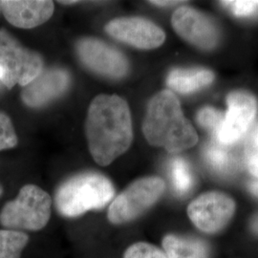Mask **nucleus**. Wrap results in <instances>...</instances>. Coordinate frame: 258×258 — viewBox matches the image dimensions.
Here are the masks:
<instances>
[{"mask_svg": "<svg viewBox=\"0 0 258 258\" xmlns=\"http://www.w3.org/2000/svg\"><path fill=\"white\" fill-rule=\"evenodd\" d=\"M52 199L35 184L21 187L16 199L5 204L0 212V225L13 231H37L50 220Z\"/></svg>", "mask_w": 258, "mask_h": 258, "instance_id": "20e7f679", "label": "nucleus"}, {"mask_svg": "<svg viewBox=\"0 0 258 258\" xmlns=\"http://www.w3.org/2000/svg\"><path fill=\"white\" fill-rule=\"evenodd\" d=\"M55 5L49 0H5L1 12L11 25L21 29L37 27L53 16Z\"/></svg>", "mask_w": 258, "mask_h": 258, "instance_id": "ddd939ff", "label": "nucleus"}, {"mask_svg": "<svg viewBox=\"0 0 258 258\" xmlns=\"http://www.w3.org/2000/svg\"><path fill=\"white\" fill-rule=\"evenodd\" d=\"M70 75L61 68L43 70L21 90V100L31 108H39L59 98L68 89Z\"/></svg>", "mask_w": 258, "mask_h": 258, "instance_id": "f8f14e48", "label": "nucleus"}, {"mask_svg": "<svg viewBox=\"0 0 258 258\" xmlns=\"http://www.w3.org/2000/svg\"><path fill=\"white\" fill-rule=\"evenodd\" d=\"M246 161L249 172L258 179V151L250 148L248 151Z\"/></svg>", "mask_w": 258, "mask_h": 258, "instance_id": "5701e85b", "label": "nucleus"}, {"mask_svg": "<svg viewBox=\"0 0 258 258\" xmlns=\"http://www.w3.org/2000/svg\"><path fill=\"white\" fill-rule=\"evenodd\" d=\"M0 71L1 82L13 88L24 87L43 71V59L36 51L23 46L12 34L0 28Z\"/></svg>", "mask_w": 258, "mask_h": 258, "instance_id": "39448f33", "label": "nucleus"}, {"mask_svg": "<svg viewBox=\"0 0 258 258\" xmlns=\"http://www.w3.org/2000/svg\"><path fill=\"white\" fill-rule=\"evenodd\" d=\"M183 1H150L151 4H154L157 6H171L178 3H182Z\"/></svg>", "mask_w": 258, "mask_h": 258, "instance_id": "393cba45", "label": "nucleus"}, {"mask_svg": "<svg viewBox=\"0 0 258 258\" xmlns=\"http://www.w3.org/2000/svg\"><path fill=\"white\" fill-rule=\"evenodd\" d=\"M163 248L168 258H209V248L202 240L167 234Z\"/></svg>", "mask_w": 258, "mask_h": 258, "instance_id": "2eb2a0df", "label": "nucleus"}, {"mask_svg": "<svg viewBox=\"0 0 258 258\" xmlns=\"http://www.w3.org/2000/svg\"><path fill=\"white\" fill-rule=\"evenodd\" d=\"M143 132L151 146L164 148L170 153L192 148L198 141L195 129L170 90H163L150 100Z\"/></svg>", "mask_w": 258, "mask_h": 258, "instance_id": "f03ea898", "label": "nucleus"}, {"mask_svg": "<svg viewBox=\"0 0 258 258\" xmlns=\"http://www.w3.org/2000/svg\"><path fill=\"white\" fill-rule=\"evenodd\" d=\"M223 6L227 7L235 16L241 18H249L258 16V1H221Z\"/></svg>", "mask_w": 258, "mask_h": 258, "instance_id": "412c9836", "label": "nucleus"}, {"mask_svg": "<svg viewBox=\"0 0 258 258\" xmlns=\"http://www.w3.org/2000/svg\"><path fill=\"white\" fill-rule=\"evenodd\" d=\"M235 212V203L229 195L219 191L202 194L187 207V215L194 225L206 233L223 230Z\"/></svg>", "mask_w": 258, "mask_h": 258, "instance_id": "0eeeda50", "label": "nucleus"}, {"mask_svg": "<svg viewBox=\"0 0 258 258\" xmlns=\"http://www.w3.org/2000/svg\"><path fill=\"white\" fill-rule=\"evenodd\" d=\"M2 194H3V186L0 184V196L2 195Z\"/></svg>", "mask_w": 258, "mask_h": 258, "instance_id": "cd10ccee", "label": "nucleus"}, {"mask_svg": "<svg viewBox=\"0 0 258 258\" xmlns=\"http://www.w3.org/2000/svg\"><path fill=\"white\" fill-rule=\"evenodd\" d=\"M224 116L220 111L212 107H204L197 114V120L203 127L211 130L215 135L221 124Z\"/></svg>", "mask_w": 258, "mask_h": 258, "instance_id": "4be33fe9", "label": "nucleus"}, {"mask_svg": "<svg viewBox=\"0 0 258 258\" xmlns=\"http://www.w3.org/2000/svg\"><path fill=\"white\" fill-rule=\"evenodd\" d=\"M0 12H1V1H0Z\"/></svg>", "mask_w": 258, "mask_h": 258, "instance_id": "c85d7f7f", "label": "nucleus"}, {"mask_svg": "<svg viewBox=\"0 0 258 258\" xmlns=\"http://www.w3.org/2000/svg\"><path fill=\"white\" fill-rule=\"evenodd\" d=\"M28 241L23 231L0 230V258H20Z\"/></svg>", "mask_w": 258, "mask_h": 258, "instance_id": "f3484780", "label": "nucleus"}, {"mask_svg": "<svg viewBox=\"0 0 258 258\" xmlns=\"http://www.w3.org/2000/svg\"><path fill=\"white\" fill-rule=\"evenodd\" d=\"M19 139L9 116L0 111V151L17 147Z\"/></svg>", "mask_w": 258, "mask_h": 258, "instance_id": "6ab92c4d", "label": "nucleus"}, {"mask_svg": "<svg viewBox=\"0 0 258 258\" xmlns=\"http://www.w3.org/2000/svg\"><path fill=\"white\" fill-rule=\"evenodd\" d=\"M89 151L94 161L106 166L127 151L133 141L128 104L117 95H100L89 105L85 121Z\"/></svg>", "mask_w": 258, "mask_h": 258, "instance_id": "f257e3e1", "label": "nucleus"}, {"mask_svg": "<svg viewBox=\"0 0 258 258\" xmlns=\"http://www.w3.org/2000/svg\"><path fill=\"white\" fill-rule=\"evenodd\" d=\"M115 194V186L106 176L83 172L59 185L55 191V208L63 217L75 218L89 211L102 210Z\"/></svg>", "mask_w": 258, "mask_h": 258, "instance_id": "7ed1b4c3", "label": "nucleus"}, {"mask_svg": "<svg viewBox=\"0 0 258 258\" xmlns=\"http://www.w3.org/2000/svg\"><path fill=\"white\" fill-rule=\"evenodd\" d=\"M228 111L214 135L223 146L237 142L249 128L257 112L255 98L245 91H235L228 96Z\"/></svg>", "mask_w": 258, "mask_h": 258, "instance_id": "1a4fd4ad", "label": "nucleus"}, {"mask_svg": "<svg viewBox=\"0 0 258 258\" xmlns=\"http://www.w3.org/2000/svg\"><path fill=\"white\" fill-rule=\"evenodd\" d=\"M0 80H1V71H0Z\"/></svg>", "mask_w": 258, "mask_h": 258, "instance_id": "c756f323", "label": "nucleus"}, {"mask_svg": "<svg viewBox=\"0 0 258 258\" xmlns=\"http://www.w3.org/2000/svg\"><path fill=\"white\" fill-rule=\"evenodd\" d=\"M250 229H251V231H253V232H255V233L258 234V213L256 215H254L252 217V219H251Z\"/></svg>", "mask_w": 258, "mask_h": 258, "instance_id": "a878e982", "label": "nucleus"}, {"mask_svg": "<svg viewBox=\"0 0 258 258\" xmlns=\"http://www.w3.org/2000/svg\"><path fill=\"white\" fill-rule=\"evenodd\" d=\"M205 159L212 170L221 175H229L235 170V157L221 144L212 143L205 150Z\"/></svg>", "mask_w": 258, "mask_h": 258, "instance_id": "dca6fc26", "label": "nucleus"}, {"mask_svg": "<svg viewBox=\"0 0 258 258\" xmlns=\"http://www.w3.org/2000/svg\"><path fill=\"white\" fill-rule=\"evenodd\" d=\"M251 149H254L258 151V130L255 133V135L253 136V140H252V144H251Z\"/></svg>", "mask_w": 258, "mask_h": 258, "instance_id": "bb28decb", "label": "nucleus"}, {"mask_svg": "<svg viewBox=\"0 0 258 258\" xmlns=\"http://www.w3.org/2000/svg\"><path fill=\"white\" fill-rule=\"evenodd\" d=\"M213 80L214 75L212 71L201 68H179L172 70L167 76L166 84L176 92L187 94L208 86Z\"/></svg>", "mask_w": 258, "mask_h": 258, "instance_id": "4468645a", "label": "nucleus"}, {"mask_svg": "<svg viewBox=\"0 0 258 258\" xmlns=\"http://www.w3.org/2000/svg\"><path fill=\"white\" fill-rule=\"evenodd\" d=\"M165 189V181L157 176L134 181L112 201L108 220L113 225H123L137 219L157 203Z\"/></svg>", "mask_w": 258, "mask_h": 258, "instance_id": "423d86ee", "label": "nucleus"}, {"mask_svg": "<svg viewBox=\"0 0 258 258\" xmlns=\"http://www.w3.org/2000/svg\"><path fill=\"white\" fill-rule=\"evenodd\" d=\"M123 258H168V256L164 250L152 244L138 242L125 249Z\"/></svg>", "mask_w": 258, "mask_h": 258, "instance_id": "aec40b11", "label": "nucleus"}, {"mask_svg": "<svg viewBox=\"0 0 258 258\" xmlns=\"http://www.w3.org/2000/svg\"><path fill=\"white\" fill-rule=\"evenodd\" d=\"M176 33L194 46L210 50L217 45L219 32L212 19L197 10L182 6L171 19Z\"/></svg>", "mask_w": 258, "mask_h": 258, "instance_id": "9b49d317", "label": "nucleus"}, {"mask_svg": "<svg viewBox=\"0 0 258 258\" xmlns=\"http://www.w3.org/2000/svg\"><path fill=\"white\" fill-rule=\"evenodd\" d=\"M249 189L250 194L258 197V179L252 180L249 182Z\"/></svg>", "mask_w": 258, "mask_h": 258, "instance_id": "b1692460", "label": "nucleus"}, {"mask_svg": "<svg viewBox=\"0 0 258 258\" xmlns=\"http://www.w3.org/2000/svg\"><path fill=\"white\" fill-rule=\"evenodd\" d=\"M172 184L179 194H186L192 186L194 177L188 164L182 158H175L170 164Z\"/></svg>", "mask_w": 258, "mask_h": 258, "instance_id": "a211bd4d", "label": "nucleus"}, {"mask_svg": "<svg viewBox=\"0 0 258 258\" xmlns=\"http://www.w3.org/2000/svg\"><path fill=\"white\" fill-rule=\"evenodd\" d=\"M104 30L113 38L139 49L158 48L166 39L161 28L148 19L138 17L113 19Z\"/></svg>", "mask_w": 258, "mask_h": 258, "instance_id": "9d476101", "label": "nucleus"}, {"mask_svg": "<svg viewBox=\"0 0 258 258\" xmlns=\"http://www.w3.org/2000/svg\"><path fill=\"white\" fill-rule=\"evenodd\" d=\"M77 53L83 64L96 74L121 79L128 73V60L124 55L98 38L84 37L79 40Z\"/></svg>", "mask_w": 258, "mask_h": 258, "instance_id": "6e6552de", "label": "nucleus"}]
</instances>
